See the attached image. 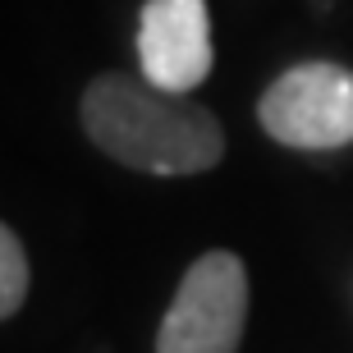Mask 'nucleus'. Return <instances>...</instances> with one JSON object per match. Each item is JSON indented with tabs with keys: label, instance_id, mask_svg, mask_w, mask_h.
<instances>
[{
	"label": "nucleus",
	"instance_id": "nucleus-1",
	"mask_svg": "<svg viewBox=\"0 0 353 353\" xmlns=\"http://www.w3.org/2000/svg\"><path fill=\"white\" fill-rule=\"evenodd\" d=\"M83 129L110 161L143 174H202L225 157L221 119L207 105L147 79L101 74L83 92Z\"/></svg>",
	"mask_w": 353,
	"mask_h": 353
},
{
	"label": "nucleus",
	"instance_id": "nucleus-2",
	"mask_svg": "<svg viewBox=\"0 0 353 353\" xmlns=\"http://www.w3.org/2000/svg\"><path fill=\"white\" fill-rule=\"evenodd\" d=\"M257 119L275 143L299 152H335L353 143V69L303 60L285 69L257 101Z\"/></svg>",
	"mask_w": 353,
	"mask_h": 353
},
{
	"label": "nucleus",
	"instance_id": "nucleus-3",
	"mask_svg": "<svg viewBox=\"0 0 353 353\" xmlns=\"http://www.w3.org/2000/svg\"><path fill=\"white\" fill-rule=\"evenodd\" d=\"M248 321V271L234 252H207L179 280L157 353H239Z\"/></svg>",
	"mask_w": 353,
	"mask_h": 353
},
{
	"label": "nucleus",
	"instance_id": "nucleus-4",
	"mask_svg": "<svg viewBox=\"0 0 353 353\" xmlns=\"http://www.w3.org/2000/svg\"><path fill=\"white\" fill-rule=\"evenodd\" d=\"M138 65L147 83L188 97L211 74L207 0H147L138 14Z\"/></svg>",
	"mask_w": 353,
	"mask_h": 353
},
{
	"label": "nucleus",
	"instance_id": "nucleus-5",
	"mask_svg": "<svg viewBox=\"0 0 353 353\" xmlns=\"http://www.w3.org/2000/svg\"><path fill=\"white\" fill-rule=\"evenodd\" d=\"M28 294V257H23V243L14 234L10 225L0 221V321L19 312V303Z\"/></svg>",
	"mask_w": 353,
	"mask_h": 353
}]
</instances>
